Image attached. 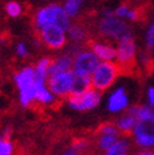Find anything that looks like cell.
Returning <instances> with one entry per match:
<instances>
[{"label": "cell", "mask_w": 154, "mask_h": 155, "mask_svg": "<svg viewBox=\"0 0 154 155\" xmlns=\"http://www.w3.org/2000/svg\"><path fill=\"white\" fill-rule=\"evenodd\" d=\"M47 24H56L63 30H67L70 29V15L56 4L42 8L35 15L34 25L37 28H41Z\"/></svg>", "instance_id": "cell-1"}, {"label": "cell", "mask_w": 154, "mask_h": 155, "mask_svg": "<svg viewBox=\"0 0 154 155\" xmlns=\"http://www.w3.org/2000/svg\"><path fill=\"white\" fill-rule=\"evenodd\" d=\"M118 64L120 68V74L133 76L136 71L135 61V43L130 34L124 35L119 42L118 49Z\"/></svg>", "instance_id": "cell-2"}, {"label": "cell", "mask_w": 154, "mask_h": 155, "mask_svg": "<svg viewBox=\"0 0 154 155\" xmlns=\"http://www.w3.org/2000/svg\"><path fill=\"white\" fill-rule=\"evenodd\" d=\"M120 74V68L118 63L114 62H102L99 63L96 69L92 73V86L97 91H105L118 78Z\"/></svg>", "instance_id": "cell-3"}, {"label": "cell", "mask_w": 154, "mask_h": 155, "mask_svg": "<svg viewBox=\"0 0 154 155\" xmlns=\"http://www.w3.org/2000/svg\"><path fill=\"white\" fill-rule=\"evenodd\" d=\"M135 145L142 149L154 150V115L139 119L134 127Z\"/></svg>", "instance_id": "cell-4"}, {"label": "cell", "mask_w": 154, "mask_h": 155, "mask_svg": "<svg viewBox=\"0 0 154 155\" xmlns=\"http://www.w3.org/2000/svg\"><path fill=\"white\" fill-rule=\"evenodd\" d=\"M38 37L51 49H61L66 44L65 30L56 24H47L38 28Z\"/></svg>", "instance_id": "cell-5"}, {"label": "cell", "mask_w": 154, "mask_h": 155, "mask_svg": "<svg viewBox=\"0 0 154 155\" xmlns=\"http://www.w3.org/2000/svg\"><path fill=\"white\" fill-rule=\"evenodd\" d=\"M100 33L105 37H110L114 39H121L124 35L129 34V27L112 17V14L105 13V18L99 24Z\"/></svg>", "instance_id": "cell-6"}, {"label": "cell", "mask_w": 154, "mask_h": 155, "mask_svg": "<svg viewBox=\"0 0 154 155\" xmlns=\"http://www.w3.org/2000/svg\"><path fill=\"white\" fill-rule=\"evenodd\" d=\"M68 101L76 110H91V108L97 106L100 101V95L92 86L85 92H82V94L70 92L68 94Z\"/></svg>", "instance_id": "cell-7"}, {"label": "cell", "mask_w": 154, "mask_h": 155, "mask_svg": "<svg viewBox=\"0 0 154 155\" xmlns=\"http://www.w3.org/2000/svg\"><path fill=\"white\" fill-rule=\"evenodd\" d=\"M73 71H66L62 73H58L56 76L48 77V87L49 90L56 94L57 96H68V94L72 90L73 82Z\"/></svg>", "instance_id": "cell-8"}, {"label": "cell", "mask_w": 154, "mask_h": 155, "mask_svg": "<svg viewBox=\"0 0 154 155\" xmlns=\"http://www.w3.org/2000/svg\"><path fill=\"white\" fill-rule=\"evenodd\" d=\"M99 62L95 52H81L73 59V72L76 74H92L99 66Z\"/></svg>", "instance_id": "cell-9"}, {"label": "cell", "mask_w": 154, "mask_h": 155, "mask_svg": "<svg viewBox=\"0 0 154 155\" xmlns=\"http://www.w3.org/2000/svg\"><path fill=\"white\" fill-rule=\"evenodd\" d=\"M86 43H87V45L91 47L92 52H95L97 54V57L104 61H112L115 57H118V51L114 47H111V45L100 44V43L95 42L94 39H89Z\"/></svg>", "instance_id": "cell-10"}, {"label": "cell", "mask_w": 154, "mask_h": 155, "mask_svg": "<svg viewBox=\"0 0 154 155\" xmlns=\"http://www.w3.org/2000/svg\"><path fill=\"white\" fill-rule=\"evenodd\" d=\"M72 64H73V59H72V57L70 56V54H66V56L59 57L58 59H55V62H53L52 66L49 67L47 77H52V76H56L58 73L70 71Z\"/></svg>", "instance_id": "cell-11"}, {"label": "cell", "mask_w": 154, "mask_h": 155, "mask_svg": "<svg viewBox=\"0 0 154 155\" xmlns=\"http://www.w3.org/2000/svg\"><path fill=\"white\" fill-rule=\"evenodd\" d=\"M136 119L134 117L133 115H130L126 112V115L122 117L119 122H118V129L120 131L121 136H132L133 135V129L136 125Z\"/></svg>", "instance_id": "cell-12"}, {"label": "cell", "mask_w": 154, "mask_h": 155, "mask_svg": "<svg viewBox=\"0 0 154 155\" xmlns=\"http://www.w3.org/2000/svg\"><path fill=\"white\" fill-rule=\"evenodd\" d=\"M70 37L75 42H81V41H89L90 32L89 28L82 24V23H75L72 27H70Z\"/></svg>", "instance_id": "cell-13"}, {"label": "cell", "mask_w": 154, "mask_h": 155, "mask_svg": "<svg viewBox=\"0 0 154 155\" xmlns=\"http://www.w3.org/2000/svg\"><path fill=\"white\" fill-rule=\"evenodd\" d=\"M126 102H128V100H126V96H125V92H124L122 88H120L110 97L109 110L112 111V112L120 111L126 106Z\"/></svg>", "instance_id": "cell-14"}, {"label": "cell", "mask_w": 154, "mask_h": 155, "mask_svg": "<svg viewBox=\"0 0 154 155\" xmlns=\"http://www.w3.org/2000/svg\"><path fill=\"white\" fill-rule=\"evenodd\" d=\"M116 141H118V135L102 134V135H97V140H96L95 144H96L99 150L107 151Z\"/></svg>", "instance_id": "cell-15"}, {"label": "cell", "mask_w": 154, "mask_h": 155, "mask_svg": "<svg viewBox=\"0 0 154 155\" xmlns=\"http://www.w3.org/2000/svg\"><path fill=\"white\" fill-rule=\"evenodd\" d=\"M53 62H55V58H52V57H47V58L41 59L39 62H38V64L35 66V68H34L35 69V76L45 80L47 73H48V69L52 66Z\"/></svg>", "instance_id": "cell-16"}, {"label": "cell", "mask_w": 154, "mask_h": 155, "mask_svg": "<svg viewBox=\"0 0 154 155\" xmlns=\"http://www.w3.org/2000/svg\"><path fill=\"white\" fill-rule=\"evenodd\" d=\"M102 134H112V135H118L119 136L120 135V131L118 129V125H114L112 122H104L95 131V136L102 135Z\"/></svg>", "instance_id": "cell-17"}, {"label": "cell", "mask_w": 154, "mask_h": 155, "mask_svg": "<svg viewBox=\"0 0 154 155\" xmlns=\"http://www.w3.org/2000/svg\"><path fill=\"white\" fill-rule=\"evenodd\" d=\"M128 151H129V144L124 140H120V141H116L107 150V154L109 155H124V154H128Z\"/></svg>", "instance_id": "cell-18"}, {"label": "cell", "mask_w": 154, "mask_h": 155, "mask_svg": "<svg viewBox=\"0 0 154 155\" xmlns=\"http://www.w3.org/2000/svg\"><path fill=\"white\" fill-rule=\"evenodd\" d=\"M81 4H82V0H68L66 3L65 10L70 17H75V15L79 13Z\"/></svg>", "instance_id": "cell-19"}, {"label": "cell", "mask_w": 154, "mask_h": 155, "mask_svg": "<svg viewBox=\"0 0 154 155\" xmlns=\"http://www.w3.org/2000/svg\"><path fill=\"white\" fill-rule=\"evenodd\" d=\"M5 10L10 17H18V15H20V13H22V8L18 3L10 2L5 5Z\"/></svg>", "instance_id": "cell-20"}, {"label": "cell", "mask_w": 154, "mask_h": 155, "mask_svg": "<svg viewBox=\"0 0 154 155\" xmlns=\"http://www.w3.org/2000/svg\"><path fill=\"white\" fill-rule=\"evenodd\" d=\"M90 144L91 143L85 140V139H76V140L72 141V148L76 151H83V150H86L89 148Z\"/></svg>", "instance_id": "cell-21"}, {"label": "cell", "mask_w": 154, "mask_h": 155, "mask_svg": "<svg viewBox=\"0 0 154 155\" xmlns=\"http://www.w3.org/2000/svg\"><path fill=\"white\" fill-rule=\"evenodd\" d=\"M13 151V146L10 145L9 140H2L0 141V154L2 155H9Z\"/></svg>", "instance_id": "cell-22"}, {"label": "cell", "mask_w": 154, "mask_h": 155, "mask_svg": "<svg viewBox=\"0 0 154 155\" xmlns=\"http://www.w3.org/2000/svg\"><path fill=\"white\" fill-rule=\"evenodd\" d=\"M129 9L130 8H129L128 4H122L120 8H118V9L115 10L114 15H116V17H126V13H128Z\"/></svg>", "instance_id": "cell-23"}, {"label": "cell", "mask_w": 154, "mask_h": 155, "mask_svg": "<svg viewBox=\"0 0 154 155\" xmlns=\"http://www.w3.org/2000/svg\"><path fill=\"white\" fill-rule=\"evenodd\" d=\"M154 47V24L152 25L149 33H148V48L152 49Z\"/></svg>", "instance_id": "cell-24"}, {"label": "cell", "mask_w": 154, "mask_h": 155, "mask_svg": "<svg viewBox=\"0 0 154 155\" xmlns=\"http://www.w3.org/2000/svg\"><path fill=\"white\" fill-rule=\"evenodd\" d=\"M18 53L20 54L22 57H27L28 56V52H27V49L24 47V44H19L18 45Z\"/></svg>", "instance_id": "cell-25"}, {"label": "cell", "mask_w": 154, "mask_h": 155, "mask_svg": "<svg viewBox=\"0 0 154 155\" xmlns=\"http://www.w3.org/2000/svg\"><path fill=\"white\" fill-rule=\"evenodd\" d=\"M149 100H150V104L154 105V88H150L149 91Z\"/></svg>", "instance_id": "cell-26"}, {"label": "cell", "mask_w": 154, "mask_h": 155, "mask_svg": "<svg viewBox=\"0 0 154 155\" xmlns=\"http://www.w3.org/2000/svg\"><path fill=\"white\" fill-rule=\"evenodd\" d=\"M0 141H2V136H0Z\"/></svg>", "instance_id": "cell-27"}, {"label": "cell", "mask_w": 154, "mask_h": 155, "mask_svg": "<svg viewBox=\"0 0 154 155\" xmlns=\"http://www.w3.org/2000/svg\"><path fill=\"white\" fill-rule=\"evenodd\" d=\"M153 110H154V105H153Z\"/></svg>", "instance_id": "cell-28"}]
</instances>
